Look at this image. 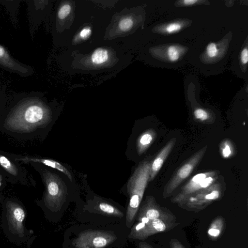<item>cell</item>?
I'll return each mask as SVG.
<instances>
[{
	"label": "cell",
	"instance_id": "cell-1",
	"mask_svg": "<svg viewBox=\"0 0 248 248\" xmlns=\"http://www.w3.org/2000/svg\"><path fill=\"white\" fill-rule=\"evenodd\" d=\"M50 109L38 100L31 99L14 107L0 120V129L19 138H33L38 129L46 127L51 121Z\"/></svg>",
	"mask_w": 248,
	"mask_h": 248
},
{
	"label": "cell",
	"instance_id": "cell-2",
	"mask_svg": "<svg viewBox=\"0 0 248 248\" xmlns=\"http://www.w3.org/2000/svg\"><path fill=\"white\" fill-rule=\"evenodd\" d=\"M153 157V155H151L142 160L127 182L129 202L126 211V225L128 227H130L134 221L149 182L150 165Z\"/></svg>",
	"mask_w": 248,
	"mask_h": 248
},
{
	"label": "cell",
	"instance_id": "cell-3",
	"mask_svg": "<svg viewBox=\"0 0 248 248\" xmlns=\"http://www.w3.org/2000/svg\"><path fill=\"white\" fill-rule=\"evenodd\" d=\"M225 189L224 177L220 175L211 185L193 194L178 205L189 210H202L214 201L221 199Z\"/></svg>",
	"mask_w": 248,
	"mask_h": 248
},
{
	"label": "cell",
	"instance_id": "cell-4",
	"mask_svg": "<svg viewBox=\"0 0 248 248\" xmlns=\"http://www.w3.org/2000/svg\"><path fill=\"white\" fill-rule=\"evenodd\" d=\"M41 175L46 186L45 205L50 210L57 211L61 208L65 201L67 186L59 175L48 170H43Z\"/></svg>",
	"mask_w": 248,
	"mask_h": 248
},
{
	"label": "cell",
	"instance_id": "cell-5",
	"mask_svg": "<svg viewBox=\"0 0 248 248\" xmlns=\"http://www.w3.org/2000/svg\"><path fill=\"white\" fill-rule=\"evenodd\" d=\"M220 176L218 170H207L195 174L173 193L171 202L178 205L182 203L193 194L211 185Z\"/></svg>",
	"mask_w": 248,
	"mask_h": 248
},
{
	"label": "cell",
	"instance_id": "cell-6",
	"mask_svg": "<svg viewBox=\"0 0 248 248\" xmlns=\"http://www.w3.org/2000/svg\"><path fill=\"white\" fill-rule=\"evenodd\" d=\"M207 148V146H204L197 151L174 172L164 187L162 195L164 198L172 196L178 186L190 176L202 161Z\"/></svg>",
	"mask_w": 248,
	"mask_h": 248
},
{
	"label": "cell",
	"instance_id": "cell-7",
	"mask_svg": "<svg viewBox=\"0 0 248 248\" xmlns=\"http://www.w3.org/2000/svg\"><path fill=\"white\" fill-rule=\"evenodd\" d=\"M116 238L115 235L106 231L89 230L80 233L72 244L76 248H104Z\"/></svg>",
	"mask_w": 248,
	"mask_h": 248
},
{
	"label": "cell",
	"instance_id": "cell-8",
	"mask_svg": "<svg viewBox=\"0 0 248 248\" xmlns=\"http://www.w3.org/2000/svg\"><path fill=\"white\" fill-rule=\"evenodd\" d=\"M18 162L16 155L0 151V168L7 180L13 184L20 182L23 185L27 184V170Z\"/></svg>",
	"mask_w": 248,
	"mask_h": 248
},
{
	"label": "cell",
	"instance_id": "cell-9",
	"mask_svg": "<svg viewBox=\"0 0 248 248\" xmlns=\"http://www.w3.org/2000/svg\"><path fill=\"white\" fill-rule=\"evenodd\" d=\"M138 217H146L150 221L160 218L167 221L175 222V216L167 209L161 207L151 195L146 197L140 209Z\"/></svg>",
	"mask_w": 248,
	"mask_h": 248
},
{
	"label": "cell",
	"instance_id": "cell-10",
	"mask_svg": "<svg viewBox=\"0 0 248 248\" xmlns=\"http://www.w3.org/2000/svg\"><path fill=\"white\" fill-rule=\"evenodd\" d=\"M6 210L10 228L15 233L22 236L24 232L23 222L25 217L23 208L18 203L9 201L6 203Z\"/></svg>",
	"mask_w": 248,
	"mask_h": 248
},
{
	"label": "cell",
	"instance_id": "cell-11",
	"mask_svg": "<svg viewBox=\"0 0 248 248\" xmlns=\"http://www.w3.org/2000/svg\"><path fill=\"white\" fill-rule=\"evenodd\" d=\"M178 224L174 222L167 221L160 218L155 219L150 221L143 229L129 234L128 237L130 238L143 240L155 233L167 231Z\"/></svg>",
	"mask_w": 248,
	"mask_h": 248
},
{
	"label": "cell",
	"instance_id": "cell-12",
	"mask_svg": "<svg viewBox=\"0 0 248 248\" xmlns=\"http://www.w3.org/2000/svg\"><path fill=\"white\" fill-rule=\"evenodd\" d=\"M176 142V139L175 138H171L153 157L150 165L149 182L153 181L155 178L173 150Z\"/></svg>",
	"mask_w": 248,
	"mask_h": 248
},
{
	"label": "cell",
	"instance_id": "cell-13",
	"mask_svg": "<svg viewBox=\"0 0 248 248\" xmlns=\"http://www.w3.org/2000/svg\"><path fill=\"white\" fill-rule=\"evenodd\" d=\"M16 159L19 162L26 163H34L40 164L56 169L64 173L70 181H72V175L70 171L66 168L57 161L47 158L33 157L20 155H16Z\"/></svg>",
	"mask_w": 248,
	"mask_h": 248
},
{
	"label": "cell",
	"instance_id": "cell-14",
	"mask_svg": "<svg viewBox=\"0 0 248 248\" xmlns=\"http://www.w3.org/2000/svg\"><path fill=\"white\" fill-rule=\"evenodd\" d=\"M0 65L21 75H27L28 69L14 60L4 47L0 45Z\"/></svg>",
	"mask_w": 248,
	"mask_h": 248
},
{
	"label": "cell",
	"instance_id": "cell-15",
	"mask_svg": "<svg viewBox=\"0 0 248 248\" xmlns=\"http://www.w3.org/2000/svg\"><path fill=\"white\" fill-rule=\"evenodd\" d=\"M157 132L153 129H149L142 133L138 137L136 142L137 151L139 155L143 154L155 141Z\"/></svg>",
	"mask_w": 248,
	"mask_h": 248
},
{
	"label": "cell",
	"instance_id": "cell-16",
	"mask_svg": "<svg viewBox=\"0 0 248 248\" xmlns=\"http://www.w3.org/2000/svg\"><path fill=\"white\" fill-rule=\"evenodd\" d=\"M192 114L195 121L198 123L211 124L216 120V116L213 111L202 107L194 108Z\"/></svg>",
	"mask_w": 248,
	"mask_h": 248
},
{
	"label": "cell",
	"instance_id": "cell-17",
	"mask_svg": "<svg viewBox=\"0 0 248 248\" xmlns=\"http://www.w3.org/2000/svg\"><path fill=\"white\" fill-rule=\"evenodd\" d=\"M219 149L220 155L223 158L233 157L236 154L234 143L229 139H224L220 142Z\"/></svg>",
	"mask_w": 248,
	"mask_h": 248
},
{
	"label": "cell",
	"instance_id": "cell-18",
	"mask_svg": "<svg viewBox=\"0 0 248 248\" xmlns=\"http://www.w3.org/2000/svg\"><path fill=\"white\" fill-rule=\"evenodd\" d=\"M225 222L222 217H217L211 224L207 233L211 238L216 239L221 234L224 229Z\"/></svg>",
	"mask_w": 248,
	"mask_h": 248
},
{
	"label": "cell",
	"instance_id": "cell-19",
	"mask_svg": "<svg viewBox=\"0 0 248 248\" xmlns=\"http://www.w3.org/2000/svg\"><path fill=\"white\" fill-rule=\"evenodd\" d=\"M96 207L98 210L103 214L119 217H123V213L120 210L107 202H97Z\"/></svg>",
	"mask_w": 248,
	"mask_h": 248
},
{
	"label": "cell",
	"instance_id": "cell-20",
	"mask_svg": "<svg viewBox=\"0 0 248 248\" xmlns=\"http://www.w3.org/2000/svg\"><path fill=\"white\" fill-rule=\"evenodd\" d=\"M182 22H171L159 27V31L163 33L170 34L180 31L183 28Z\"/></svg>",
	"mask_w": 248,
	"mask_h": 248
},
{
	"label": "cell",
	"instance_id": "cell-21",
	"mask_svg": "<svg viewBox=\"0 0 248 248\" xmlns=\"http://www.w3.org/2000/svg\"><path fill=\"white\" fill-rule=\"evenodd\" d=\"M92 61L93 63L100 64L107 61L108 53L106 49L99 48L93 52L92 55Z\"/></svg>",
	"mask_w": 248,
	"mask_h": 248
},
{
	"label": "cell",
	"instance_id": "cell-22",
	"mask_svg": "<svg viewBox=\"0 0 248 248\" xmlns=\"http://www.w3.org/2000/svg\"><path fill=\"white\" fill-rule=\"evenodd\" d=\"M182 48L176 46H170L167 47V59L171 62L177 61L182 56Z\"/></svg>",
	"mask_w": 248,
	"mask_h": 248
},
{
	"label": "cell",
	"instance_id": "cell-23",
	"mask_svg": "<svg viewBox=\"0 0 248 248\" xmlns=\"http://www.w3.org/2000/svg\"><path fill=\"white\" fill-rule=\"evenodd\" d=\"M218 52L217 45L214 43H210L207 45L206 53L209 58H213L216 57L218 54Z\"/></svg>",
	"mask_w": 248,
	"mask_h": 248
},
{
	"label": "cell",
	"instance_id": "cell-24",
	"mask_svg": "<svg viewBox=\"0 0 248 248\" xmlns=\"http://www.w3.org/2000/svg\"><path fill=\"white\" fill-rule=\"evenodd\" d=\"M133 22L130 18H126L121 20L119 23V29L123 31L130 30L132 27Z\"/></svg>",
	"mask_w": 248,
	"mask_h": 248
},
{
	"label": "cell",
	"instance_id": "cell-25",
	"mask_svg": "<svg viewBox=\"0 0 248 248\" xmlns=\"http://www.w3.org/2000/svg\"><path fill=\"white\" fill-rule=\"evenodd\" d=\"M71 10V6L66 4L62 5L59 9L58 13V17L60 19L65 18L70 13Z\"/></svg>",
	"mask_w": 248,
	"mask_h": 248
},
{
	"label": "cell",
	"instance_id": "cell-26",
	"mask_svg": "<svg viewBox=\"0 0 248 248\" xmlns=\"http://www.w3.org/2000/svg\"><path fill=\"white\" fill-rule=\"evenodd\" d=\"M240 61L243 64H246L248 62V50L247 47L242 49L240 53Z\"/></svg>",
	"mask_w": 248,
	"mask_h": 248
},
{
	"label": "cell",
	"instance_id": "cell-27",
	"mask_svg": "<svg viewBox=\"0 0 248 248\" xmlns=\"http://www.w3.org/2000/svg\"><path fill=\"white\" fill-rule=\"evenodd\" d=\"M201 2L202 1L197 0H185L179 1L178 3L179 5H182L183 6H189L197 4L199 2Z\"/></svg>",
	"mask_w": 248,
	"mask_h": 248
},
{
	"label": "cell",
	"instance_id": "cell-28",
	"mask_svg": "<svg viewBox=\"0 0 248 248\" xmlns=\"http://www.w3.org/2000/svg\"><path fill=\"white\" fill-rule=\"evenodd\" d=\"M91 33V28L89 27H86L81 30L79 35L82 38L86 39L90 36Z\"/></svg>",
	"mask_w": 248,
	"mask_h": 248
},
{
	"label": "cell",
	"instance_id": "cell-29",
	"mask_svg": "<svg viewBox=\"0 0 248 248\" xmlns=\"http://www.w3.org/2000/svg\"><path fill=\"white\" fill-rule=\"evenodd\" d=\"M7 178L3 170L0 168V190L6 185Z\"/></svg>",
	"mask_w": 248,
	"mask_h": 248
},
{
	"label": "cell",
	"instance_id": "cell-30",
	"mask_svg": "<svg viewBox=\"0 0 248 248\" xmlns=\"http://www.w3.org/2000/svg\"><path fill=\"white\" fill-rule=\"evenodd\" d=\"M170 246L171 248H185L183 245L176 239H171Z\"/></svg>",
	"mask_w": 248,
	"mask_h": 248
},
{
	"label": "cell",
	"instance_id": "cell-31",
	"mask_svg": "<svg viewBox=\"0 0 248 248\" xmlns=\"http://www.w3.org/2000/svg\"><path fill=\"white\" fill-rule=\"evenodd\" d=\"M139 247V248H153L151 245L145 242H140Z\"/></svg>",
	"mask_w": 248,
	"mask_h": 248
}]
</instances>
